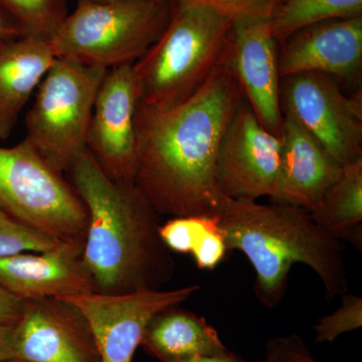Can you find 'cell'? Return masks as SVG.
<instances>
[{
  "instance_id": "obj_1",
  "label": "cell",
  "mask_w": 362,
  "mask_h": 362,
  "mask_svg": "<svg viewBox=\"0 0 362 362\" xmlns=\"http://www.w3.org/2000/svg\"><path fill=\"white\" fill-rule=\"evenodd\" d=\"M245 100L230 56L192 96L169 107L139 102L134 187L158 216H213L223 194L216 159L223 133Z\"/></svg>"
},
{
  "instance_id": "obj_2",
  "label": "cell",
  "mask_w": 362,
  "mask_h": 362,
  "mask_svg": "<svg viewBox=\"0 0 362 362\" xmlns=\"http://www.w3.org/2000/svg\"><path fill=\"white\" fill-rule=\"evenodd\" d=\"M68 173L89 216L84 262L96 292L158 290L175 271L159 237L158 214L134 185L109 177L88 149Z\"/></svg>"
},
{
  "instance_id": "obj_3",
  "label": "cell",
  "mask_w": 362,
  "mask_h": 362,
  "mask_svg": "<svg viewBox=\"0 0 362 362\" xmlns=\"http://www.w3.org/2000/svg\"><path fill=\"white\" fill-rule=\"evenodd\" d=\"M213 216L228 251L239 250L252 264L255 294L268 308L282 301L290 270L298 263L314 271L329 299L349 290L342 242L321 230L301 207L237 201L223 195Z\"/></svg>"
},
{
  "instance_id": "obj_4",
  "label": "cell",
  "mask_w": 362,
  "mask_h": 362,
  "mask_svg": "<svg viewBox=\"0 0 362 362\" xmlns=\"http://www.w3.org/2000/svg\"><path fill=\"white\" fill-rule=\"evenodd\" d=\"M233 25L211 7L171 0L165 30L133 64L140 102L169 107L192 96L228 57Z\"/></svg>"
},
{
  "instance_id": "obj_5",
  "label": "cell",
  "mask_w": 362,
  "mask_h": 362,
  "mask_svg": "<svg viewBox=\"0 0 362 362\" xmlns=\"http://www.w3.org/2000/svg\"><path fill=\"white\" fill-rule=\"evenodd\" d=\"M171 0L78 1L51 42L57 59L111 70L133 65L165 30Z\"/></svg>"
},
{
  "instance_id": "obj_6",
  "label": "cell",
  "mask_w": 362,
  "mask_h": 362,
  "mask_svg": "<svg viewBox=\"0 0 362 362\" xmlns=\"http://www.w3.org/2000/svg\"><path fill=\"white\" fill-rule=\"evenodd\" d=\"M106 73L56 58L37 87L25 140L62 175L87 149L93 106Z\"/></svg>"
},
{
  "instance_id": "obj_7",
  "label": "cell",
  "mask_w": 362,
  "mask_h": 362,
  "mask_svg": "<svg viewBox=\"0 0 362 362\" xmlns=\"http://www.w3.org/2000/svg\"><path fill=\"white\" fill-rule=\"evenodd\" d=\"M0 207L59 242L85 240L89 216L84 204L25 140L0 147Z\"/></svg>"
},
{
  "instance_id": "obj_8",
  "label": "cell",
  "mask_w": 362,
  "mask_h": 362,
  "mask_svg": "<svg viewBox=\"0 0 362 362\" xmlns=\"http://www.w3.org/2000/svg\"><path fill=\"white\" fill-rule=\"evenodd\" d=\"M280 100L341 168L362 158L361 88L346 95L337 78L300 73L281 78Z\"/></svg>"
},
{
  "instance_id": "obj_9",
  "label": "cell",
  "mask_w": 362,
  "mask_h": 362,
  "mask_svg": "<svg viewBox=\"0 0 362 362\" xmlns=\"http://www.w3.org/2000/svg\"><path fill=\"white\" fill-rule=\"evenodd\" d=\"M281 139L259 123L247 100L223 133L216 159V181L223 195L237 201H272L278 192Z\"/></svg>"
},
{
  "instance_id": "obj_10",
  "label": "cell",
  "mask_w": 362,
  "mask_h": 362,
  "mask_svg": "<svg viewBox=\"0 0 362 362\" xmlns=\"http://www.w3.org/2000/svg\"><path fill=\"white\" fill-rule=\"evenodd\" d=\"M199 289L192 285L168 291L90 292L65 300L89 323L102 362H133L149 321L159 312L187 301Z\"/></svg>"
},
{
  "instance_id": "obj_11",
  "label": "cell",
  "mask_w": 362,
  "mask_h": 362,
  "mask_svg": "<svg viewBox=\"0 0 362 362\" xmlns=\"http://www.w3.org/2000/svg\"><path fill=\"white\" fill-rule=\"evenodd\" d=\"M139 102L133 65L107 71L93 106L87 149L102 170L118 182L134 183L135 116Z\"/></svg>"
},
{
  "instance_id": "obj_12",
  "label": "cell",
  "mask_w": 362,
  "mask_h": 362,
  "mask_svg": "<svg viewBox=\"0 0 362 362\" xmlns=\"http://www.w3.org/2000/svg\"><path fill=\"white\" fill-rule=\"evenodd\" d=\"M13 342L14 359L23 362H102L89 323L65 299L26 301Z\"/></svg>"
},
{
  "instance_id": "obj_13",
  "label": "cell",
  "mask_w": 362,
  "mask_h": 362,
  "mask_svg": "<svg viewBox=\"0 0 362 362\" xmlns=\"http://www.w3.org/2000/svg\"><path fill=\"white\" fill-rule=\"evenodd\" d=\"M281 78L321 73L338 82L361 86L362 16L321 21L293 33L279 45Z\"/></svg>"
},
{
  "instance_id": "obj_14",
  "label": "cell",
  "mask_w": 362,
  "mask_h": 362,
  "mask_svg": "<svg viewBox=\"0 0 362 362\" xmlns=\"http://www.w3.org/2000/svg\"><path fill=\"white\" fill-rule=\"evenodd\" d=\"M278 49L269 18L233 21L228 49L233 70L259 123L280 137L283 114Z\"/></svg>"
},
{
  "instance_id": "obj_15",
  "label": "cell",
  "mask_w": 362,
  "mask_h": 362,
  "mask_svg": "<svg viewBox=\"0 0 362 362\" xmlns=\"http://www.w3.org/2000/svg\"><path fill=\"white\" fill-rule=\"evenodd\" d=\"M0 287L25 301L96 292L85 265L84 240H65L47 251L0 257Z\"/></svg>"
},
{
  "instance_id": "obj_16",
  "label": "cell",
  "mask_w": 362,
  "mask_h": 362,
  "mask_svg": "<svg viewBox=\"0 0 362 362\" xmlns=\"http://www.w3.org/2000/svg\"><path fill=\"white\" fill-rule=\"evenodd\" d=\"M282 114L280 180L273 202L311 213L337 181L342 168L292 112L282 109Z\"/></svg>"
},
{
  "instance_id": "obj_17",
  "label": "cell",
  "mask_w": 362,
  "mask_h": 362,
  "mask_svg": "<svg viewBox=\"0 0 362 362\" xmlns=\"http://www.w3.org/2000/svg\"><path fill=\"white\" fill-rule=\"evenodd\" d=\"M54 59L47 40L21 37L0 44V141L11 137Z\"/></svg>"
},
{
  "instance_id": "obj_18",
  "label": "cell",
  "mask_w": 362,
  "mask_h": 362,
  "mask_svg": "<svg viewBox=\"0 0 362 362\" xmlns=\"http://www.w3.org/2000/svg\"><path fill=\"white\" fill-rule=\"evenodd\" d=\"M140 346L160 362L214 356L228 350L206 319L177 307L159 312L149 321Z\"/></svg>"
},
{
  "instance_id": "obj_19",
  "label": "cell",
  "mask_w": 362,
  "mask_h": 362,
  "mask_svg": "<svg viewBox=\"0 0 362 362\" xmlns=\"http://www.w3.org/2000/svg\"><path fill=\"white\" fill-rule=\"evenodd\" d=\"M310 216L331 237L362 249V158L342 166L340 175Z\"/></svg>"
},
{
  "instance_id": "obj_20",
  "label": "cell",
  "mask_w": 362,
  "mask_h": 362,
  "mask_svg": "<svg viewBox=\"0 0 362 362\" xmlns=\"http://www.w3.org/2000/svg\"><path fill=\"white\" fill-rule=\"evenodd\" d=\"M362 16V0H277L269 18L279 45L293 33L321 21Z\"/></svg>"
},
{
  "instance_id": "obj_21",
  "label": "cell",
  "mask_w": 362,
  "mask_h": 362,
  "mask_svg": "<svg viewBox=\"0 0 362 362\" xmlns=\"http://www.w3.org/2000/svg\"><path fill=\"white\" fill-rule=\"evenodd\" d=\"M68 0H0L6 14L23 37L49 42L66 16Z\"/></svg>"
},
{
  "instance_id": "obj_22",
  "label": "cell",
  "mask_w": 362,
  "mask_h": 362,
  "mask_svg": "<svg viewBox=\"0 0 362 362\" xmlns=\"http://www.w3.org/2000/svg\"><path fill=\"white\" fill-rule=\"evenodd\" d=\"M59 240L16 220L0 207V257L52 249Z\"/></svg>"
},
{
  "instance_id": "obj_23",
  "label": "cell",
  "mask_w": 362,
  "mask_h": 362,
  "mask_svg": "<svg viewBox=\"0 0 362 362\" xmlns=\"http://www.w3.org/2000/svg\"><path fill=\"white\" fill-rule=\"evenodd\" d=\"M362 326V298L342 295L341 305L314 326L316 343H332L345 333Z\"/></svg>"
},
{
  "instance_id": "obj_24",
  "label": "cell",
  "mask_w": 362,
  "mask_h": 362,
  "mask_svg": "<svg viewBox=\"0 0 362 362\" xmlns=\"http://www.w3.org/2000/svg\"><path fill=\"white\" fill-rule=\"evenodd\" d=\"M228 252L225 235L214 216H206L199 239L190 254L202 270H214Z\"/></svg>"
},
{
  "instance_id": "obj_25",
  "label": "cell",
  "mask_w": 362,
  "mask_h": 362,
  "mask_svg": "<svg viewBox=\"0 0 362 362\" xmlns=\"http://www.w3.org/2000/svg\"><path fill=\"white\" fill-rule=\"evenodd\" d=\"M206 216H181L159 226V237L169 251L190 254L199 239Z\"/></svg>"
},
{
  "instance_id": "obj_26",
  "label": "cell",
  "mask_w": 362,
  "mask_h": 362,
  "mask_svg": "<svg viewBox=\"0 0 362 362\" xmlns=\"http://www.w3.org/2000/svg\"><path fill=\"white\" fill-rule=\"evenodd\" d=\"M197 2L226 14L233 21L251 18H270L277 0H187Z\"/></svg>"
},
{
  "instance_id": "obj_27",
  "label": "cell",
  "mask_w": 362,
  "mask_h": 362,
  "mask_svg": "<svg viewBox=\"0 0 362 362\" xmlns=\"http://www.w3.org/2000/svg\"><path fill=\"white\" fill-rule=\"evenodd\" d=\"M261 362H316L310 347L297 334L275 337L266 344V356Z\"/></svg>"
},
{
  "instance_id": "obj_28",
  "label": "cell",
  "mask_w": 362,
  "mask_h": 362,
  "mask_svg": "<svg viewBox=\"0 0 362 362\" xmlns=\"http://www.w3.org/2000/svg\"><path fill=\"white\" fill-rule=\"evenodd\" d=\"M26 305L25 300L14 296L0 287V321L14 322L20 318Z\"/></svg>"
},
{
  "instance_id": "obj_29",
  "label": "cell",
  "mask_w": 362,
  "mask_h": 362,
  "mask_svg": "<svg viewBox=\"0 0 362 362\" xmlns=\"http://www.w3.org/2000/svg\"><path fill=\"white\" fill-rule=\"evenodd\" d=\"M14 322L0 321V362L14 359L13 342Z\"/></svg>"
},
{
  "instance_id": "obj_30",
  "label": "cell",
  "mask_w": 362,
  "mask_h": 362,
  "mask_svg": "<svg viewBox=\"0 0 362 362\" xmlns=\"http://www.w3.org/2000/svg\"><path fill=\"white\" fill-rule=\"evenodd\" d=\"M169 362H250L243 358L239 354H235L228 349L223 354H214V356H202L189 357V358L180 359V361Z\"/></svg>"
},
{
  "instance_id": "obj_31",
  "label": "cell",
  "mask_w": 362,
  "mask_h": 362,
  "mask_svg": "<svg viewBox=\"0 0 362 362\" xmlns=\"http://www.w3.org/2000/svg\"><path fill=\"white\" fill-rule=\"evenodd\" d=\"M21 37L23 35H21L18 26L14 25L13 21L6 13L0 11V44Z\"/></svg>"
},
{
  "instance_id": "obj_32",
  "label": "cell",
  "mask_w": 362,
  "mask_h": 362,
  "mask_svg": "<svg viewBox=\"0 0 362 362\" xmlns=\"http://www.w3.org/2000/svg\"><path fill=\"white\" fill-rule=\"evenodd\" d=\"M78 1L113 2V1H124V0H78Z\"/></svg>"
},
{
  "instance_id": "obj_33",
  "label": "cell",
  "mask_w": 362,
  "mask_h": 362,
  "mask_svg": "<svg viewBox=\"0 0 362 362\" xmlns=\"http://www.w3.org/2000/svg\"><path fill=\"white\" fill-rule=\"evenodd\" d=\"M6 362H23L21 361H18V359H11V361H6Z\"/></svg>"
}]
</instances>
